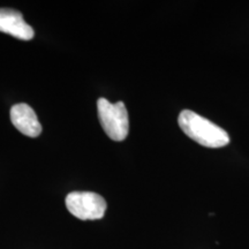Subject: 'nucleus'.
I'll use <instances>...</instances> for the list:
<instances>
[{
    "instance_id": "1",
    "label": "nucleus",
    "mask_w": 249,
    "mask_h": 249,
    "mask_svg": "<svg viewBox=\"0 0 249 249\" xmlns=\"http://www.w3.org/2000/svg\"><path fill=\"white\" fill-rule=\"evenodd\" d=\"M178 124L188 138L203 147L222 148L231 141L225 129L191 110H183L179 114Z\"/></svg>"
},
{
    "instance_id": "2",
    "label": "nucleus",
    "mask_w": 249,
    "mask_h": 249,
    "mask_svg": "<svg viewBox=\"0 0 249 249\" xmlns=\"http://www.w3.org/2000/svg\"><path fill=\"white\" fill-rule=\"evenodd\" d=\"M98 118L104 132L113 141H124L128 135V112L123 102L112 104L107 98L97 101Z\"/></svg>"
},
{
    "instance_id": "3",
    "label": "nucleus",
    "mask_w": 249,
    "mask_h": 249,
    "mask_svg": "<svg viewBox=\"0 0 249 249\" xmlns=\"http://www.w3.org/2000/svg\"><path fill=\"white\" fill-rule=\"evenodd\" d=\"M66 208L81 220H97L104 217L107 204L97 193L71 192L66 196Z\"/></svg>"
},
{
    "instance_id": "4",
    "label": "nucleus",
    "mask_w": 249,
    "mask_h": 249,
    "mask_svg": "<svg viewBox=\"0 0 249 249\" xmlns=\"http://www.w3.org/2000/svg\"><path fill=\"white\" fill-rule=\"evenodd\" d=\"M0 31L21 40H30L35 31L28 24L18 11L11 8H0Z\"/></svg>"
},
{
    "instance_id": "5",
    "label": "nucleus",
    "mask_w": 249,
    "mask_h": 249,
    "mask_svg": "<svg viewBox=\"0 0 249 249\" xmlns=\"http://www.w3.org/2000/svg\"><path fill=\"white\" fill-rule=\"evenodd\" d=\"M12 124L18 132L29 138H37L42 133V124L37 118L35 111L28 104L21 103L11 108Z\"/></svg>"
}]
</instances>
